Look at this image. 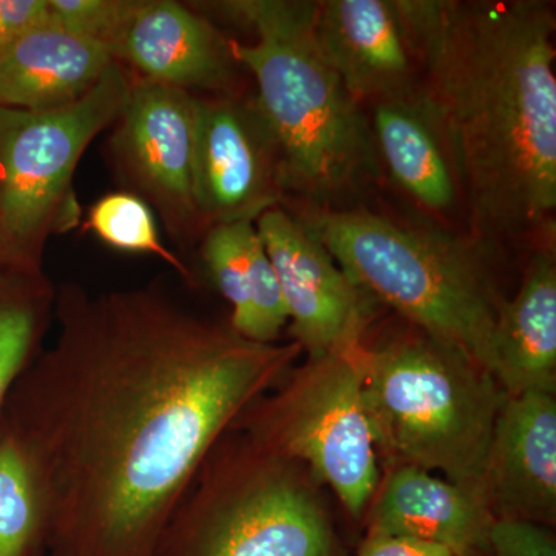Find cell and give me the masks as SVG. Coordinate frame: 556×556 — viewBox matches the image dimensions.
Here are the masks:
<instances>
[{
	"label": "cell",
	"mask_w": 556,
	"mask_h": 556,
	"mask_svg": "<svg viewBox=\"0 0 556 556\" xmlns=\"http://www.w3.org/2000/svg\"><path fill=\"white\" fill-rule=\"evenodd\" d=\"M313 28L325 60L362 108L419 93V64L399 0L314 2Z\"/></svg>",
	"instance_id": "obj_13"
},
{
	"label": "cell",
	"mask_w": 556,
	"mask_h": 556,
	"mask_svg": "<svg viewBox=\"0 0 556 556\" xmlns=\"http://www.w3.org/2000/svg\"><path fill=\"white\" fill-rule=\"evenodd\" d=\"M420 91L445 139L471 237H526L556 208L554 7L541 0H399Z\"/></svg>",
	"instance_id": "obj_2"
},
{
	"label": "cell",
	"mask_w": 556,
	"mask_h": 556,
	"mask_svg": "<svg viewBox=\"0 0 556 556\" xmlns=\"http://www.w3.org/2000/svg\"><path fill=\"white\" fill-rule=\"evenodd\" d=\"M131 73L118 62L79 101L30 112L0 108V265L43 269L53 236L79 226L73 186L84 153L118 118Z\"/></svg>",
	"instance_id": "obj_7"
},
{
	"label": "cell",
	"mask_w": 556,
	"mask_h": 556,
	"mask_svg": "<svg viewBox=\"0 0 556 556\" xmlns=\"http://www.w3.org/2000/svg\"><path fill=\"white\" fill-rule=\"evenodd\" d=\"M356 354L380 466L441 471L485 503L486 457L508 397L492 372L412 325L365 338Z\"/></svg>",
	"instance_id": "obj_4"
},
{
	"label": "cell",
	"mask_w": 556,
	"mask_h": 556,
	"mask_svg": "<svg viewBox=\"0 0 556 556\" xmlns=\"http://www.w3.org/2000/svg\"><path fill=\"white\" fill-rule=\"evenodd\" d=\"M56 336L0 416L46 515V556H153L218 439L302 348L244 339L160 285L56 289Z\"/></svg>",
	"instance_id": "obj_1"
},
{
	"label": "cell",
	"mask_w": 556,
	"mask_h": 556,
	"mask_svg": "<svg viewBox=\"0 0 556 556\" xmlns=\"http://www.w3.org/2000/svg\"><path fill=\"white\" fill-rule=\"evenodd\" d=\"M298 218L368 298L492 372L493 329L506 298L486 244L362 208L308 207Z\"/></svg>",
	"instance_id": "obj_5"
},
{
	"label": "cell",
	"mask_w": 556,
	"mask_h": 556,
	"mask_svg": "<svg viewBox=\"0 0 556 556\" xmlns=\"http://www.w3.org/2000/svg\"><path fill=\"white\" fill-rule=\"evenodd\" d=\"M485 503L495 519L556 526V397L506 399L485 464Z\"/></svg>",
	"instance_id": "obj_14"
},
{
	"label": "cell",
	"mask_w": 556,
	"mask_h": 556,
	"mask_svg": "<svg viewBox=\"0 0 556 556\" xmlns=\"http://www.w3.org/2000/svg\"><path fill=\"white\" fill-rule=\"evenodd\" d=\"M226 39L195 7L175 0H137L109 43L113 61L138 78L193 93L236 97V68Z\"/></svg>",
	"instance_id": "obj_12"
},
{
	"label": "cell",
	"mask_w": 556,
	"mask_h": 556,
	"mask_svg": "<svg viewBox=\"0 0 556 556\" xmlns=\"http://www.w3.org/2000/svg\"><path fill=\"white\" fill-rule=\"evenodd\" d=\"M47 526L21 450L0 434V556H46Z\"/></svg>",
	"instance_id": "obj_20"
},
{
	"label": "cell",
	"mask_w": 556,
	"mask_h": 556,
	"mask_svg": "<svg viewBox=\"0 0 556 556\" xmlns=\"http://www.w3.org/2000/svg\"><path fill=\"white\" fill-rule=\"evenodd\" d=\"M197 94L138 78L112 124L108 159L126 192L144 200L167 236L188 247L204 236L195 199Z\"/></svg>",
	"instance_id": "obj_9"
},
{
	"label": "cell",
	"mask_w": 556,
	"mask_h": 556,
	"mask_svg": "<svg viewBox=\"0 0 556 556\" xmlns=\"http://www.w3.org/2000/svg\"><path fill=\"white\" fill-rule=\"evenodd\" d=\"M83 228L116 251L152 255L186 280L192 277L188 266L161 240L152 208L134 193L118 190L94 201Z\"/></svg>",
	"instance_id": "obj_21"
},
{
	"label": "cell",
	"mask_w": 556,
	"mask_h": 556,
	"mask_svg": "<svg viewBox=\"0 0 556 556\" xmlns=\"http://www.w3.org/2000/svg\"><path fill=\"white\" fill-rule=\"evenodd\" d=\"M193 179L204 230L255 223L280 206L285 199L280 159L254 100L197 94Z\"/></svg>",
	"instance_id": "obj_10"
},
{
	"label": "cell",
	"mask_w": 556,
	"mask_h": 556,
	"mask_svg": "<svg viewBox=\"0 0 556 556\" xmlns=\"http://www.w3.org/2000/svg\"><path fill=\"white\" fill-rule=\"evenodd\" d=\"M254 33L230 39L239 67L254 76L255 108L273 135L285 195L332 208L378 177L379 161L364 108L318 49L308 0L199 3Z\"/></svg>",
	"instance_id": "obj_3"
},
{
	"label": "cell",
	"mask_w": 556,
	"mask_h": 556,
	"mask_svg": "<svg viewBox=\"0 0 556 556\" xmlns=\"http://www.w3.org/2000/svg\"><path fill=\"white\" fill-rule=\"evenodd\" d=\"M325 486L230 427L207 453L153 556H350Z\"/></svg>",
	"instance_id": "obj_6"
},
{
	"label": "cell",
	"mask_w": 556,
	"mask_h": 556,
	"mask_svg": "<svg viewBox=\"0 0 556 556\" xmlns=\"http://www.w3.org/2000/svg\"><path fill=\"white\" fill-rule=\"evenodd\" d=\"M492 375L504 393L556 394V262L538 251L517 294L501 305L492 336Z\"/></svg>",
	"instance_id": "obj_17"
},
{
	"label": "cell",
	"mask_w": 556,
	"mask_h": 556,
	"mask_svg": "<svg viewBox=\"0 0 556 556\" xmlns=\"http://www.w3.org/2000/svg\"><path fill=\"white\" fill-rule=\"evenodd\" d=\"M47 21V0H0V50Z\"/></svg>",
	"instance_id": "obj_25"
},
{
	"label": "cell",
	"mask_w": 556,
	"mask_h": 556,
	"mask_svg": "<svg viewBox=\"0 0 556 556\" xmlns=\"http://www.w3.org/2000/svg\"><path fill=\"white\" fill-rule=\"evenodd\" d=\"M372 141L391 178L420 206L444 214L456 204L452 156L422 91L371 105Z\"/></svg>",
	"instance_id": "obj_18"
},
{
	"label": "cell",
	"mask_w": 556,
	"mask_h": 556,
	"mask_svg": "<svg viewBox=\"0 0 556 556\" xmlns=\"http://www.w3.org/2000/svg\"><path fill=\"white\" fill-rule=\"evenodd\" d=\"M257 239L255 223H228L208 228L203 236L201 248V254L215 287L230 305V327L243 338L251 313V254Z\"/></svg>",
	"instance_id": "obj_22"
},
{
	"label": "cell",
	"mask_w": 556,
	"mask_h": 556,
	"mask_svg": "<svg viewBox=\"0 0 556 556\" xmlns=\"http://www.w3.org/2000/svg\"><path fill=\"white\" fill-rule=\"evenodd\" d=\"M137 0H47L49 22L108 49L118 35Z\"/></svg>",
	"instance_id": "obj_23"
},
{
	"label": "cell",
	"mask_w": 556,
	"mask_h": 556,
	"mask_svg": "<svg viewBox=\"0 0 556 556\" xmlns=\"http://www.w3.org/2000/svg\"><path fill=\"white\" fill-rule=\"evenodd\" d=\"M361 343L306 357L233 424L266 447L308 467L357 530L380 479L357 364Z\"/></svg>",
	"instance_id": "obj_8"
},
{
	"label": "cell",
	"mask_w": 556,
	"mask_h": 556,
	"mask_svg": "<svg viewBox=\"0 0 556 556\" xmlns=\"http://www.w3.org/2000/svg\"><path fill=\"white\" fill-rule=\"evenodd\" d=\"M493 515L484 501L412 466L380 467L362 533L413 538L453 556H493Z\"/></svg>",
	"instance_id": "obj_15"
},
{
	"label": "cell",
	"mask_w": 556,
	"mask_h": 556,
	"mask_svg": "<svg viewBox=\"0 0 556 556\" xmlns=\"http://www.w3.org/2000/svg\"><path fill=\"white\" fill-rule=\"evenodd\" d=\"M56 288L46 270L0 265V416L53 321Z\"/></svg>",
	"instance_id": "obj_19"
},
{
	"label": "cell",
	"mask_w": 556,
	"mask_h": 556,
	"mask_svg": "<svg viewBox=\"0 0 556 556\" xmlns=\"http://www.w3.org/2000/svg\"><path fill=\"white\" fill-rule=\"evenodd\" d=\"M350 556H453L447 548L413 538L362 533Z\"/></svg>",
	"instance_id": "obj_26"
},
{
	"label": "cell",
	"mask_w": 556,
	"mask_h": 556,
	"mask_svg": "<svg viewBox=\"0 0 556 556\" xmlns=\"http://www.w3.org/2000/svg\"><path fill=\"white\" fill-rule=\"evenodd\" d=\"M255 228L276 269L291 342L306 357L346 350L367 338L375 300L354 285L295 215L281 206L269 208Z\"/></svg>",
	"instance_id": "obj_11"
},
{
	"label": "cell",
	"mask_w": 556,
	"mask_h": 556,
	"mask_svg": "<svg viewBox=\"0 0 556 556\" xmlns=\"http://www.w3.org/2000/svg\"><path fill=\"white\" fill-rule=\"evenodd\" d=\"M493 556H556L555 527L495 519L490 530Z\"/></svg>",
	"instance_id": "obj_24"
},
{
	"label": "cell",
	"mask_w": 556,
	"mask_h": 556,
	"mask_svg": "<svg viewBox=\"0 0 556 556\" xmlns=\"http://www.w3.org/2000/svg\"><path fill=\"white\" fill-rule=\"evenodd\" d=\"M113 62L97 40L47 21L0 50V108H65L86 97Z\"/></svg>",
	"instance_id": "obj_16"
}]
</instances>
